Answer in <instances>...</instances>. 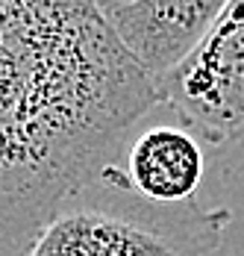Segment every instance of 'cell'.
Here are the masks:
<instances>
[{"label": "cell", "mask_w": 244, "mask_h": 256, "mask_svg": "<svg viewBox=\"0 0 244 256\" xmlns=\"http://www.w3.org/2000/svg\"><path fill=\"white\" fill-rule=\"evenodd\" d=\"M156 106L92 0H0V256H26Z\"/></svg>", "instance_id": "obj_1"}, {"label": "cell", "mask_w": 244, "mask_h": 256, "mask_svg": "<svg viewBox=\"0 0 244 256\" xmlns=\"http://www.w3.org/2000/svg\"><path fill=\"white\" fill-rule=\"evenodd\" d=\"M100 192V200L71 198L26 256H212L232 224L226 206L150 204L109 182Z\"/></svg>", "instance_id": "obj_2"}, {"label": "cell", "mask_w": 244, "mask_h": 256, "mask_svg": "<svg viewBox=\"0 0 244 256\" xmlns=\"http://www.w3.org/2000/svg\"><path fill=\"white\" fill-rule=\"evenodd\" d=\"M162 106L212 148L244 138V0H226L215 24L156 82Z\"/></svg>", "instance_id": "obj_3"}, {"label": "cell", "mask_w": 244, "mask_h": 256, "mask_svg": "<svg viewBox=\"0 0 244 256\" xmlns=\"http://www.w3.org/2000/svg\"><path fill=\"white\" fill-rule=\"evenodd\" d=\"M206 159L188 127L150 124L126 138L118 162L100 171V182L126 188L150 204H188L203 186Z\"/></svg>", "instance_id": "obj_4"}, {"label": "cell", "mask_w": 244, "mask_h": 256, "mask_svg": "<svg viewBox=\"0 0 244 256\" xmlns=\"http://www.w3.org/2000/svg\"><path fill=\"white\" fill-rule=\"evenodd\" d=\"M226 0H130L106 15L124 50L147 77H165L215 24Z\"/></svg>", "instance_id": "obj_5"}, {"label": "cell", "mask_w": 244, "mask_h": 256, "mask_svg": "<svg viewBox=\"0 0 244 256\" xmlns=\"http://www.w3.org/2000/svg\"><path fill=\"white\" fill-rule=\"evenodd\" d=\"M92 3L98 6V9L103 12V15H109L112 9H118V6H124V3H130V0H92Z\"/></svg>", "instance_id": "obj_6"}]
</instances>
